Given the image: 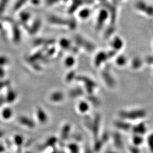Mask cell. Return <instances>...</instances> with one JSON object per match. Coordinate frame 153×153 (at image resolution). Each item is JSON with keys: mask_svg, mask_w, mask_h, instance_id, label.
<instances>
[{"mask_svg": "<svg viewBox=\"0 0 153 153\" xmlns=\"http://www.w3.org/2000/svg\"><path fill=\"white\" fill-rule=\"evenodd\" d=\"M146 115V113L144 111L137 110L132 111L130 112H121L120 116L123 117H126V119L134 120L137 119H140L142 117H144Z\"/></svg>", "mask_w": 153, "mask_h": 153, "instance_id": "1", "label": "cell"}, {"mask_svg": "<svg viewBox=\"0 0 153 153\" xmlns=\"http://www.w3.org/2000/svg\"><path fill=\"white\" fill-rule=\"evenodd\" d=\"M19 121L23 124L28 126L30 128H33L34 126V123H33V121H32L31 120H30V119H28L27 117H21L19 119Z\"/></svg>", "mask_w": 153, "mask_h": 153, "instance_id": "2", "label": "cell"}, {"mask_svg": "<svg viewBox=\"0 0 153 153\" xmlns=\"http://www.w3.org/2000/svg\"><path fill=\"white\" fill-rule=\"evenodd\" d=\"M38 116L39 120L42 123H44L47 121V116L45 114L44 111L41 109H39L38 110Z\"/></svg>", "mask_w": 153, "mask_h": 153, "instance_id": "3", "label": "cell"}, {"mask_svg": "<svg viewBox=\"0 0 153 153\" xmlns=\"http://www.w3.org/2000/svg\"><path fill=\"white\" fill-rule=\"evenodd\" d=\"M63 98L62 94L61 93H55L51 96V99L55 102H59Z\"/></svg>", "mask_w": 153, "mask_h": 153, "instance_id": "4", "label": "cell"}, {"mask_svg": "<svg viewBox=\"0 0 153 153\" xmlns=\"http://www.w3.org/2000/svg\"><path fill=\"white\" fill-rule=\"evenodd\" d=\"M12 115V111L10 108H6L2 112V116L4 119H9Z\"/></svg>", "mask_w": 153, "mask_h": 153, "instance_id": "5", "label": "cell"}, {"mask_svg": "<svg viewBox=\"0 0 153 153\" xmlns=\"http://www.w3.org/2000/svg\"><path fill=\"white\" fill-rule=\"evenodd\" d=\"M117 126L120 128L121 129H129V125L126 123H122V122H117Z\"/></svg>", "mask_w": 153, "mask_h": 153, "instance_id": "6", "label": "cell"}, {"mask_svg": "<svg viewBox=\"0 0 153 153\" xmlns=\"http://www.w3.org/2000/svg\"><path fill=\"white\" fill-rule=\"evenodd\" d=\"M16 98V94L13 91H10V93L8 94L7 95V101L9 102H11L12 101H13L14 100V99Z\"/></svg>", "mask_w": 153, "mask_h": 153, "instance_id": "7", "label": "cell"}, {"mask_svg": "<svg viewBox=\"0 0 153 153\" xmlns=\"http://www.w3.org/2000/svg\"><path fill=\"white\" fill-rule=\"evenodd\" d=\"M79 109L82 111V112H85L87 111L88 110V104L86 103L82 102L80 105H79Z\"/></svg>", "mask_w": 153, "mask_h": 153, "instance_id": "8", "label": "cell"}, {"mask_svg": "<svg viewBox=\"0 0 153 153\" xmlns=\"http://www.w3.org/2000/svg\"><path fill=\"white\" fill-rule=\"evenodd\" d=\"M136 129H137V132H138L140 133H143L145 131H146V128L142 124H140L138 126H137L136 128Z\"/></svg>", "mask_w": 153, "mask_h": 153, "instance_id": "9", "label": "cell"}, {"mask_svg": "<svg viewBox=\"0 0 153 153\" xmlns=\"http://www.w3.org/2000/svg\"><path fill=\"white\" fill-rule=\"evenodd\" d=\"M149 146H150L153 152V134H152L150 137H149Z\"/></svg>", "mask_w": 153, "mask_h": 153, "instance_id": "10", "label": "cell"}, {"mask_svg": "<svg viewBox=\"0 0 153 153\" xmlns=\"http://www.w3.org/2000/svg\"><path fill=\"white\" fill-rule=\"evenodd\" d=\"M15 140H16V144L18 145H21L22 143V137L19 136H17L16 138H15Z\"/></svg>", "mask_w": 153, "mask_h": 153, "instance_id": "11", "label": "cell"}, {"mask_svg": "<svg viewBox=\"0 0 153 153\" xmlns=\"http://www.w3.org/2000/svg\"><path fill=\"white\" fill-rule=\"evenodd\" d=\"M63 131H65V132H62V136L63 138L66 137V134L68 133V131H69V126H66L64 129V130Z\"/></svg>", "mask_w": 153, "mask_h": 153, "instance_id": "12", "label": "cell"}, {"mask_svg": "<svg viewBox=\"0 0 153 153\" xmlns=\"http://www.w3.org/2000/svg\"><path fill=\"white\" fill-rule=\"evenodd\" d=\"M142 138L141 137H136L134 138V142L136 144H139L142 142Z\"/></svg>", "mask_w": 153, "mask_h": 153, "instance_id": "13", "label": "cell"}, {"mask_svg": "<svg viewBox=\"0 0 153 153\" xmlns=\"http://www.w3.org/2000/svg\"><path fill=\"white\" fill-rule=\"evenodd\" d=\"M6 61H7V60L5 58L1 57L0 58V64L2 65V64H4V63L5 64L6 62Z\"/></svg>", "mask_w": 153, "mask_h": 153, "instance_id": "14", "label": "cell"}, {"mask_svg": "<svg viewBox=\"0 0 153 153\" xmlns=\"http://www.w3.org/2000/svg\"><path fill=\"white\" fill-rule=\"evenodd\" d=\"M3 151H4V148H3L2 146H0V153H1V152H2Z\"/></svg>", "mask_w": 153, "mask_h": 153, "instance_id": "15", "label": "cell"}, {"mask_svg": "<svg viewBox=\"0 0 153 153\" xmlns=\"http://www.w3.org/2000/svg\"><path fill=\"white\" fill-rule=\"evenodd\" d=\"M2 100H1V99H0V105H1V103H2Z\"/></svg>", "mask_w": 153, "mask_h": 153, "instance_id": "16", "label": "cell"}, {"mask_svg": "<svg viewBox=\"0 0 153 153\" xmlns=\"http://www.w3.org/2000/svg\"><path fill=\"white\" fill-rule=\"evenodd\" d=\"M2 135V133H0V137H1V136Z\"/></svg>", "mask_w": 153, "mask_h": 153, "instance_id": "17", "label": "cell"}, {"mask_svg": "<svg viewBox=\"0 0 153 153\" xmlns=\"http://www.w3.org/2000/svg\"></svg>", "mask_w": 153, "mask_h": 153, "instance_id": "18", "label": "cell"}]
</instances>
